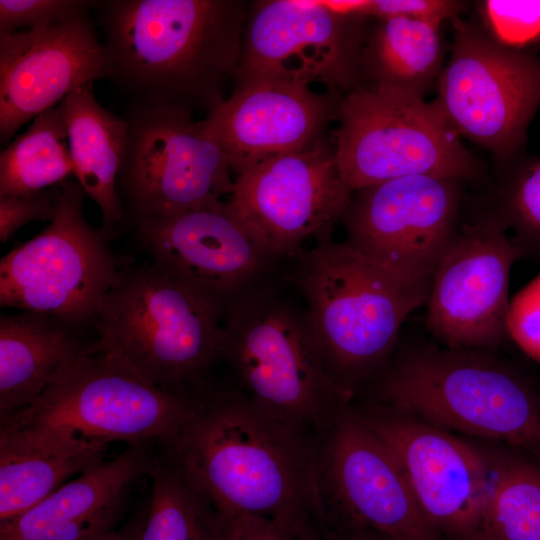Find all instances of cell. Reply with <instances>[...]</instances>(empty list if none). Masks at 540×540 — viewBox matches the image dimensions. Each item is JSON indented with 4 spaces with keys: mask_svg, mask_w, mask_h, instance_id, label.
Returning <instances> with one entry per match:
<instances>
[{
    "mask_svg": "<svg viewBox=\"0 0 540 540\" xmlns=\"http://www.w3.org/2000/svg\"><path fill=\"white\" fill-rule=\"evenodd\" d=\"M159 448L229 522H320L315 439L263 412L240 389L207 386L182 430Z\"/></svg>",
    "mask_w": 540,
    "mask_h": 540,
    "instance_id": "cell-1",
    "label": "cell"
},
{
    "mask_svg": "<svg viewBox=\"0 0 540 540\" xmlns=\"http://www.w3.org/2000/svg\"><path fill=\"white\" fill-rule=\"evenodd\" d=\"M112 79L139 103L207 114L234 79L250 6L241 0H105L93 6Z\"/></svg>",
    "mask_w": 540,
    "mask_h": 540,
    "instance_id": "cell-2",
    "label": "cell"
},
{
    "mask_svg": "<svg viewBox=\"0 0 540 540\" xmlns=\"http://www.w3.org/2000/svg\"><path fill=\"white\" fill-rule=\"evenodd\" d=\"M371 385L384 405L402 414L540 457V387L495 351L430 342L396 347Z\"/></svg>",
    "mask_w": 540,
    "mask_h": 540,
    "instance_id": "cell-3",
    "label": "cell"
},
{
    "mask_svg": "<svg viewBox=\"0 0 540 540\" xmlns=\"http://www.w3.org/2000/svg\"><path fill=\"white\" fill-rule=\"evenodd\" d=\"M285 277L302 297L328 370L347 401L385 370L404 322L429 297L332 238L291 260Z\"/></svg>",
    "mask_w": 540,
    "mask_h": 540,
    "instance_id": "cell-4",
    "label": "cell"
},
{
    "mask_svg": "<svg viewBox=\"0 0 540 540\" xmlns=\"http://www.w3.org/2000/svg\"><path fill=\"white\" fill-rule=\"evenodd\" d=\"M285 274L225 308L220 360L256 407L311 436L347 404L326 365L307 307Z\"/></svg>",
    "mask_w": 540,
    "mask_h": 540,
    "instance_id": "cell-5",
    "label": "cell"
},
{
    "mask_svg": "<svg viewBox=\"0 0 540 540\" xmlns=\"http://www.w3.org/2000/svg\"><path fill=\"white\" fill-rule=\"evenodd\" d=\"M225 306L152 262L127 265L94 323L89 345L150 384L197 394L220 360Z\"/></svg>",
    "mask_w": 540,
    "mask_h": 540,
    "instance_id": "cell-6",
    "label": "cell"
},
{
    "mask_svg": "<svg viewBox=\"0 0 540 540\" xmlns=\"http://www.w3.org/2000/svg\"><path fill=\"white\" fill-rule=\"evenodd\" d=\"M196 398L154 386L88 345L33 404L0 419V426L158 447L182 430Z\"/></svg>",
    "mask_w": 540,
    "mask_h": 540,
    "instance_id": "cell-7",
    "label": "cell"
},
{
    "mask_svg": "<svg viewBox=\"0 0 540 540\" xmlns=\"http://www.w3.org/2000/svg\"><path fill=\"white\" fill-rule=\"evenodd\" d=\"M332 132L337 164L352 190L411 175L479 181L477 160L434 101L376 84L340 98Z\"/></svg>",
    "mask_w": 540,
    "mask_h": 540,
    "instance_id": "cell-8",
    "label": "cell"
},
{
    "mask_svg": "<svg viewBox=\"0 0 540 540\" xmlns=\"http://www.w3.org/2000/svg\"><path fill=\"white\" fill-rule=\"evenodd\" d=\"M86 193L76 180L58 184L55 218L0 260V304L39 313L77 328L95 323L104 300L127 266L110 236L83 211Z\"/></svg>",
    "mask_w": 540,
    "mask_h": 540,
    "instance_id": "cell-9",
    "label": "cell"
},
{
    "mask_svg": "<svg viewBox=\"0 0 540 540\" xmlns=\"http://www.w3.org/2000/svg\"><path fill=\"white\" fill-rule=\"evenodd\" d=\"M451 24V53L434 103L461 138L491 153L499 170L524 154L540 107V57L500 45L460 17Z\"/></svg>",
    "mask_w": 540,
    "mask_h": 540,
    "instance_id": "cell-10",
    "label": "cell"
},
{
    "mask_svg": "<svg viewBox=\"0 0 540 540\" xmlns=\"http://www.w3.org/2000/svg\"><path fill=\"white\" fill-rule=\"evenodd\" d=\"M124 118L127 138L117 192L127 222L175 214L231 194L230 162L190 110L135 102Z\"/></svg>",
    "mask_w": 540,
    "mask_h": 540,
    "instance_id": "cell-11",
    "label": "cell"
},
{
    "mask_svg": "<svg viewBox=\"0 0 540 540\" xmlns=\"http://www.w3.org/2000/svg\"><path fill=\"white\" fill-rule=\"evenodd\" d=\"M315 440L320 525L336 535L370 530L392 540H442L398 459L345 404Z\"/></svg>",
    "mask_w": 540,
    "mask_h": 540,
    "instance_id": "cell-12",
    "label": "cell"
},
{
    "mask_svg": "<svg viewBox=\"0 0 540 540\" xmlns=\"http://www.w3.org/2000/svg\"><path fill=\"white\" fill-rule=\"evenodd\" d=\"M370 19L341 1L254 2L233 86L257 79L316 83L341 98L363 82Z\"/></svg>",
    "mask_w": 540,
    "mask_h": 540,
    "instance_id": "cell-13",
    "label": "cell"
},
{
    "mask_svg": "<svg viewBox=\"0 0 540 540\" xmlns=\"http://www.w3.org/2000/svg\"><path fill=\"white\" fill-rule=\"evenodd\" d=\"M464 183L411 175L354 190L340 220L344 242L429 294L461 222Z\"/></svg>",
    "mask_w": 540,
    "mask_h": 540,
    "instance_id": "cell-14",
    "label": "cell"
},
{
    "mask_svg": "<svg viewBox=\"0 0 540 540\" xmlns=\"http://www.w3.org/2000/svg\"><path fill=\"white\" fill-rule=\"evenodd\" d=\"M520 253L489 199L462 215L433 275L425 325L444 347L495 351L509 338V283Z\"/></svg>",
    "mask_w": 540,
    "mask_h": 540,
    "instance_id": "cell-15",
    "label": "cell"
},
{
    "mask_svg": "<svg viewBox=\"0 0 540 540\" xmlns=\"http://www.w3.org/2000/svg\"><path fill=\"white\" fill-rule=\"evenodd\" d=\"M352 190L344 182L333 138L268 158L234 178L229 206L282 260L304 244L331 239Z\"/></svg>",
    "mask_w": 540,
    "mask_h": 540,
    "instance_id": "cell-16",
    "label": "cell"
},
{
    "mask_svg": "<svg viewBox=\"0 0 540 540\" xmlns=\"http://www.w3.org/2000/svg\"><path fill=\"white\" fill-rule=\"evenodd\" d=\"M130 224L152 263L226 306L283 276L277 257L227 203L215 200Z\"/></svg>",
    "mask_w": 540,
    "mask_h": 540,
    "instance_id": "cell-17",
    "label": "cell"
},
{
    "mask_svg": "<svg viewBox=\"0 0 540 540\" xmlns=\"http://www.w3.org/2000/svg\"><path fill=\"white\" fill-rule=\"evenodd\" d=\"M394 453L442 540H481L492 459L452 432L384 404L354 411Z\"/></svg>",
    "mask_w": 540,
    "mask_h": 540,
    "instance_id": "cell-18",
    "label": "cell"
},
{
    "mask_svg": "<svg viewBox=\"0 0 540 540\" xmlns=\"http://www.w3.org/2000/svg\"><path fill=\"white\" fill-rule=\"evenodd\" d=\"M111 71L88 14L0 36V140Z\"/></svg>",
    "mask_w": 540,
    "mask_h": 540,
    "instance_id": "cell-19",
    "label": "cell"
},
{
    "mask_svg": "<svg viewBox=\"0 0 540 540\" xmlns=\"http://www.w3.org/2000/svg\"><path fill=\"white\" fill-rule=\"evenodd\" d=\"M340 97L311 86L257 79L232 93L201 120L226 154L235 177L277 155L301 150L325 136Z\"/></svg>",
    "mask_w": 540,
    "mask_h": 540,
    "instance_id": "cell-20",
    "label": "cell"
},
{
    "mask_svg": "<svg viewBox=\"0 0 540 540\" xmlns=\"http://www.w3.org/2000/svg\"><path fill=\"white\" fill-rule=\"evenodd\" d=\"M153 449L128 446L67 481L19 516L0 522V540H98L113 531L127 488L147 476Z\"/></svg>",
    "mask_w": 540,
    "mask_h": 540,
    "instance_id": "cell-21",
    "label": "cell"
},
{
    "mask_svg": "<svg viewBox=\"0 0 540 540\" xmlns=\"http://www.w3.org/2000/svg\"><path fill=\"white\" fill-rule=\"evenodd\" d=\"M110 444L0 426V522L29 510L74 475L105 461Z\"/></svg>",
    "mask_w": 540,
    "mask_h": 540,
    "instance_id": "cell-22",
    "label": "cell"
},
{
    "mask_svg": "<svg viewBox=\"0 0 540 540\" xmlns=\"http://www.w3.org/2000/svg\"><path fill=\"white\" fill-rule=\"evenodd\" d=\"M74 164V176L101 212V229L114 236L127 221L117 192L125 152L127 124L100 105L87 84L60 103Z\"/></svg>",
    "mask_w": 540,
    "mask_h": 540,
    "instance_id": "cell-23",
    "label": "cell"
},
{
    "mask_svg": "<svg viewBox=\"0 0 540 540\" xmlns=\"http://www.w3.org/2000/svg\"><path fill=\"white\" fill-rule=\"evenodd\" d=\"M75 328L21 311L0 318V419L33 404L58 372L87 348Z\"/></svg>",
    "mask_w": 540,
    "mask_h": 540,
    "instance_id": "cell-24",
    "label": "cell"
},
{
    "mask_svg": "<svg viewBox=\"0 0 540 540\" xmlns=\"http://www.w3.org/2000/svg\"><path fill=\"white\" fill-rule=\"evenodd\" d=\"M374 20L362 50V84L424 98L444 66L441 25L405 17Z\"/></svg>",
    "mask_w": 540,
    "mask_h": 540,
    "instance_id": "cell-25",
    "label": "cell"
},
{
    "mask_svg": "<svg viewBox=\"0 0 540 540\" xmlns=\"http://www.w3.org/2000/svg\"><path fill=\"white\" fill-rule=\"evenodd\" d=\"M158 450L147 472L152 483L148 513L132 540H226L231 522Z\"/></svg>",
    "mask_w": 540,
    "mask_h": 540,
    "instance_id": "cell-26",
    "label": "cell"
},
{
    "mask_svg": "<svg viewBox=\"0 0 540 540\" xmlns=\"http://www.w3.org/2000/svg\"><path fill=\"white\" fill-rule=\"evenodd\" d=\"M74 175L68 134L59 106L36 116L0 154V195L54 187Z\"/></svg>",
    "mask_w": 540,
    "mask_h": 540,
    "instance_id": "cell-27",
    "label": "cell"
},
{
    "mask_svg": "<svg viewBox=\"0 0 540 540\" xmlns=\"http://www.w3.org/2000/svg\"><path fill=\"white\" fill-rule=\"evenodd\" d=\"M481 540H540V467L512 456L492 460Z\"/></svg>",
    "mask_w": 540,
    "mask_h": 540,
    "instance_id": "cell-28",
    "label": "cell"
},
{
    "mask_svg": "<svg viewBox=\"0 0 540 540\" xmlns=\"http://www.w3.org/2000/svg\"><path fill=\"white\" fill-rule=\"evenodd\" d=\"M521 259L540 264V155L525 153L498 170L488 198Z\"/></svg>",
    "mask_w": 540,
    "mask_h": 540,
    "instance_id": "cell-29",
    "label": "cell"
},
{
    "mask_svg": "<svg viewBox=\"0 0 540 540\" xmlns=\"http://www.w3.org/2000/svg\"><path fill=\"white\" fill-rule=\"evenodd\" d=\"M478 13L482 29L500 45L531 51L540 44V0H485Z\"/></svg>",
    "mask_w": 540,
    "mask_h": 540,
    "instance_id": "cell-30",
    "label": "cell"
},
{
    "mask_svg": "<svg viewBox=\"0 0 540 540\" xmlns=\"http://www.w3.org/2000/svg\"><path fill=\"white\" fill-rule=\"evenodd\" d=\"M95 1L0 0V36L54 26L88 13Z\"/></svg>",
    "mask_w": 540,
    "mask_h": 540,
    "instance_id": "cell-31",
    "label": "cell"
},
{
    "mask_svg": "<svg viewBox=\"0 0 540 540\" xmlns=\"http://www.w3.org/2000/svg\"><path fill=\"white\" fill-rule=\"evenodd\" d=\"M506 326L508 337L540 364V272L510 300Z\"/></svg>",
    "mask_w": 540,
    "mask_h": 540,
    "instance_id": "cell-32",
    "label": "cell"
},
{
    "mask_svg": "<svg viewBox=\"0 0 540 540\" xmlns=\"http://www.w3.org/2000/svg\"><path fill=\"white\" fill-rule=\"evenodd\" d=\"M58 210V185L21 195H0V241L6 243L25 224L52 221Z\"/></svg>",
    "mask_w": 540,
    "mask_h": 540,
    "instance_id": "cell-33",
    "label": "cell"
},
{
    "mask_svg": "<svg viewBox=\"0 0 540 540\" xmlns=\"http://www.w3.org/2000/svg\"><path fill=\"white\" fill-rule=\"evenodd\" d=\"M466 2L454 0H374L363 1L361 13L373 19L405 17L442 25L460 17Z\"/></svg>",
    "mask_w": 540,
    "mask_h": 540,
    "instance_id": "cell-34",
    "label": "cell"
},
{
    "mask_svg": "<svg viewBox=\"0 0 540 540\" xmlns=\"http://www.w3.org/2000/svg\"><path fill=\"white\" fill-rule=\"evenodd\" d=\"M301 526L262 517H243L230 524L226 540H297Z\"/></svg>",
    "mask_w": 540,
    "mask_h": 540,
    "instance_id": "cell-35",
    "label": "cell"
},
{
    "mask_svg": "<svg viewBox=\"0 0 540 540\" xmlns=\"http://www.w3.org/2000/svg\"><path fill=\"white\" fill-rule=\"evenodd\" d=\"M297 540H348L321 529L315 523H308L299 528L297 532Z\"/></svg>",
    "mask_w": 540,
    "mask_h": 540,
    "instance_id": "cell-36",
    "label": "cell"
},
{
    "mask_svg": "<svg viewBox=\"0 0 540 540\" xmlns=\"http://www.w3.org/2000/svg\"><path fill=\"white\" fill-rule=\"evenodd\" d=\"M348 540H392L370 530H355L343 535Z\"/></svg>",
    "mask_w": 540,
    "mask_h": 540,
    "instance_id": "cell-37",
    "label": "cell"
},
{
    "mask_svg": "<svg viewBox=\"0 0 540 540\" xmlns=\"http://www.w3.org/2000/svg\"><path fill=\"white\" fill-rule=\"evenodd\" d=\"M133 538V532H121V531H113L112 533L98 539V540H132Z\"/></svg>",
    "mask_w": 540,
    "mask_h": 540,
    "instance_id": "cell-38",
    "label": "cell"
}]
</instances>
